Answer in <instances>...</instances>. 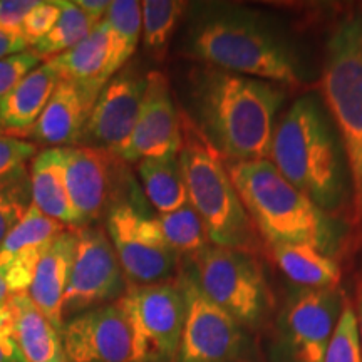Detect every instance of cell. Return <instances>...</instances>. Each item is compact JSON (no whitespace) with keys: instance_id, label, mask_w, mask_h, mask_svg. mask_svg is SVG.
Segmentation results:
<instances>
[{"instance_id":"20","label":"cell","mask_w":362,"mask_h":362,"mask_svg":"<svg viewBox=\"0 0 362 362\" xmlns=\"http://www.w3.org/2000/svg\"><path fill=\"white\" fill-rule=\"evenodd\" d=\"M74 248L76 233L72 228H67L44 253L27 292L39 310L61 334L64 329V297L69 284Z\"/></svg>"},{"instance_id":"36","label":"cell","mask_w":362,"mask_h":362,"mask_svg":"<svg viewBox=\"0 0 362 362\" xmlns=\"http://www.w3.org/2000/svg\"><path fill=\"white\" fill-rule=\"evenodd\" d=\"M35 4L37 0H0V33L21 35L27 13Z\"/></svg>"},{"instance_id":"39","label":"cell","mask_w":362,"mask_h":362,"mask_svg":"<svg viewBox=\"0 0 362 362\" xmlns=\"http://www.w3.org/2000/svg\"><path fill=\"white\" fill-rule=\"evenodd\" d=\"M11 297H12V293H11V291H8L6 280H4L2 275H0V304H6V302L11 300Z\"/></svg>"},{"instance_id":"30","label":"cell","mask_w":362,"mask_h":362,"mask_svg":"<svg viewBox=\"0 0 362 362\" xmlns=\"http://www.w3.org/2000/svg\"><path fill=\"white\" fill-rule=\"evenodd\" d=\"M112 33L124 45L129 56H133L143 34L141 2L136 0H112L106 19Z\"/></svg>"},{"instance_id":"37","label":"cell","mask_w":362,"mask_h":362,"mask_svg":"<svg viewBox=\"0 0 362 362\" xmlns=\"http://www.w3.org/2000/svg\"><path fill=\"white\" fill-rule=\"evenodd\" d=\"M29 49V44L25 42L21 35H11L6 33H0V59H6L13 54L24 52Z\"/></svg>"},{"instance_id":"23","label":"cell","mask_w":362,"mask_h":362,"mask_svg":"<svg viewBox=\"0 0 362 362\" xmlns=\"http://www.w3.org/2000/svg\"><path fill=\"white\" fill-rule=\"evenodd\" d=\"M8 302L16 320V341L25 362H69L61 332L39 310L29 293H13Z\"/></svg>"},{"instance_id":"34","label":"cell","mask_w":362,"mask_h":362,"mask_svg":"<svg viewBox=\"0 0 362 362\" xmlns=\"http://www.w3.org/2000/svg\"><path fill=\"white\" fill-rule=\"evenodd\" d=\"M40 59L27 49L24 52L13 54L6 59H0V101L16 88L22 78L39 66Z\"/></svg>"},{"instance_id":"33","label":"cell","mask_w":362,"mask_h":362,"mask_svg":"<svg viewBox=\"0 0 362 362\" xmlns=\"http://www.w3.org/2000/svg\"><path fill=\"white\" fill-rule=\"evenodd\" d=\"M37 153L39 148L33 141L0 133V180L22 168Z\"/></svg>"},{"instance_id":"28","label":"cell","mask_w":362,"mask_h":362,"mask_svg":"<svg viewBox=\"0 0 362 362\" xmlns=\"http://www.w3.org/2000/svg\"><path fill=\"white\" fill-rule=\"evenodd\" d=\"M156 218L166 243L178 257L187 255L193 260L198 253L211 245L200 215L189 203L170 214L158 215Z\"/></svg>"},{"instance_id":"35","label":"cell","mask_w":362,"mask_h":362,"mask_svg":"<svg viewBox=\"0 0 362 362\" xmlns=\"http://www.w3.org/2000/svg\"><path fill=\"white\" fill-rule=\"evenodd\" d=\"M0 362H25L16 341V320L11 302L0 304Z\"/></svg>"},{"instance_id":"25","label":"cell","mask_w":362,"mask_h":362,"mask_svg":"<svg viewBox=\"0 0 362 362\" xmlns=\"http://www.w3.org/2000/svg\"><path fill=\"white\" fill-rule=\"evenodd\" d=\"M138 175L146 198L160 215L170 214L189 203L178 155L139 161Z\"/></svg>"},{"instance_id":"10","label":"cell","mask_w":362,"mask_h":362,"mask_svg":"<svg viewBox=\"0 0 362 362\" xmlns=\"http://www.w3.org/2000/svg\"><path fill=\"white\" fill-rule=\"evenodd\" d=\"M106 228L128 282L149 285L170 279L178 255L166 243L156 216L133 202H123L111 208Z\"/></svg>"},{"instance_id":"5","label":"cell","mask_w":362,"mask_h":362,"mask_svg":"<svg viewBox=\"0 0 362 362\" xmlns=\"http://www.w3.org/2000/svg\"><path fill=\"white\" fill-rule=\"evenodd\" d=\"M183 143L178 153L188 202L205 225L211 245L247 253L257 247L255 225L235 189L223 158L192 117L181 115Z\"/></svg>"},{"instance_id":"22","label":"cell","mask_w":362,"mask_h":362,"mask_svg":"<svg viewBox=\"0 0 362 362\" xmlns=\"http://www.w3.org/2000/svg\"><path fill=\"white\" fill-rule=\"evenodd\" d=\"M30 197L42 214L67 228H79V218L67 188L66 160L62 148H45L33 158Z\"/></svg>"},{"instance_id":"21","label":"cell","mask_w":362,"mask_h":362,"mask_svg":"<svg viewBox=\"0 0 362 362\" xmlns=\"http://www.w3.org/2000/svg\"><path fill=\"white\" fill-rule=\"evenodd\" d=\"M61 76L47 61L22 78L0 101V133L25 139L51 101Z\"/></svg>"},{"instance_id":"1","label":"cell","mask_w":362,"mask_h":362,"mask_svg":"<svg viewBox=\"0 0 362 362\" xmlns=\"http://www.w3.org/2000/svg\"><path fill=\"white\" fill-rule=\"evenodd\" d=\"M185 49L208 67L279 86L302 84L310 78L292 35L277 21L243 6H200Z\"/></svg>"},{"instance_id":"6","label":"cell","mask_w":362,"mask_h":362,"mask_svg":"<svg viewBox=\"0 0 362 362\" xmlns=\"http://www.w3.org/2000/svg\"><path fill=\"white\" fill-rule=\"evenodd\" d=\"M322 94L349 165L354 218L362 223V8L346 13L329 35Z\"/></svg>"},{"instance_id":"15","label":"cell","mask_w":362,"mask_h":362,"mask_svg":"<svg viewBox=\"0 0 362 362\" xmlns=\"http://www.w3.org/2000/svg\"><path fill=\"white\" fill-rule=\"evenodd\" d=\"M61 337L69 362H139L133 327L116 302L72 317Z\"/></svg>"},{"instance_id":"32","label":"cell","mask_w":362,"mask_h":362,"mask_svg":"<svg viewBox=\"0 0 362 362\" xmlns=\"http://www.w3.org/2000/svg\"><path fill=\"white\" fill-rule=\"evenodd\" d=\"M61 17V6L57 0H37L35 7L27 13L21 35L29 44V49L52 30Z\"/></svg>"},{"instance_id":"8","label":"cell","mask_w":362,"mask_h":362,"mask_svg":"<svg viewBox=\"0 0 362 362\" xmlns=\"http://www.w3.org/2000/svg\"><path fill=\"white\" fill-rule=\"evenodd\" d=\"M344 304L339 288L292 291L277 320L275 362H324Z\"/></svg>"},{"instance_id":"11","label":"cell","mask_w":362,"mask_h":362,"mask_svg":"<svg viewBox=\"0 0 362 362\" xmlns=\"http://www.w3.org/2000/svg\"><path fill=\"white\" fill-rule=\"evenodd\" d=\"M176 282L187 305L176 361H237L245 349V334L242 325L203 293L192 269L181 270Z\"/></svg>"},{"instance_id":"17","label":"cell","mask_w":362,"mask_h":362,"mask_svg":"<svg viewBox=\"0 0 362 362\" xmlns=\"http://www.w3.org/2000/svg\"><path fill=\"white\" fill-rule=\"evenodd\" d=\"M129 59L131 56L110 24L103 21L83 42L47 62H51L61 79L99 98L104 86L128 64Z\"/></svg>"},{"instance_id":"40","label":"cell","mask_w":362,"mask_h":362,"mask_svg":"<svg viewBox=\"0 0 362 362\" xmlns=\"http://www.w3.org/2000/svg\"><path fill=\"white\" fill-rule=\"evenodd\" d=\"M357 320V330H359V339H361V347H362V285H361V293H359V314L356 315Z\"/></svg>"},{"instance_id":"16","label":"cell","mask_w":362,"mask_h":362,"mask_svg":"<svg viewBox=\"0 0 362 362\" xmlns=\"http://www.w3.org/2000/svg\"><path fill=\"white\" fill-rule=\"evenodd\" d=\"M181 143V115L175 106L168 79L160 71L148 72L138 123L116 155L126 165H133L148 158L178 155Z\"/></svg>"},{"instance_id":"31","label":"cell","mask_w":362,"mask_h":362,"mask_svg":"<svg viewBox=\"0 0 362 362\" xmlns=\"http://www.w3.org/2000/svg\"><path fill=\"white\" fill-rule=\"evenodd\" d=\"M324 362H362L356 312L347 302L344 304L341 319L325 352Z\"/></svg>"},{"instance_id":"19","label":"cell","mask_w":362,"mask_h":362,"mask_svg":"<svg viewBox=\"0 0 362 362\" xmlns=\"http://www.w3.org/2000/svg\"><path fill=\"white\" fill-rule=\"evenodd\" d=\"M96 99L79 86L61 79L37 123L27 133V138L33 139L37 148L79 146Z\"/></svg>"},{"instance_id":"13","label":"cell","mask_w":362,"mask_h":362,"mask_svg":"<svg viewBox=\"0 0 362 362\" xmlns=\"http://www.w3.org/2000/svg\"><path fill=\"white\" fill-rule=\"evenodd\" d=\"M66 160L67 188L81 226H89L107 216L112 206L123 200L128 173L116 153L101 148H62Z\"/></svg>"},{"instance_id":"27","label":"cell","mask_w":362,"mask_h":362,"mask_svg":"<svg viewBox=\"0 0 362 362\" xmlns=\"http://www.w3.org/2000/svg\"><path fill=\"white\" fill-rule=\"evenodd\" d=\"M187 11V2L180 0H146L141 2L143 44L146 52L158 62L168 52L171 37L181 17Z\"/></svg>"},{"instance_id":"9","label":"cell","mask_w":362,"mask_h":362,"mask_svg":"<svg viewBox=\"0 0 362 362\" xmlns=\"http://www.w3.org/2000/svg\"><path fill=\"white\" fill-rule=\"evenodd\" d=\"M116 304L133 327L139 362H173L176 359L187 310L178 282L129 284Z\"/></svg>"},{"instance_id":"38","label":"cell","mask_w":362,"mask_h":362,"mask_svg":"<svg viewBox=\"0 0 362 362\" xmlns=\"http://www.w3.org/2000/svg\"><path fill=\"white\" fill-rule=\"evenodd\" d=\"M74 4L96 22L106 19V13L111 6L110 0H74Z\"/></svg>"},{"instance_id":"2","label":"cell","mask_w":362,"mask_h":362,"mask_svg":"<svg viewBox=\"0 0 362 362\" xmlns=\"http://www.w3.org/2000/svg\"><path fill=\"white\" fill-rule=\"evenodd\" d=\"M192 98L194 123L221 158L269 160L279 110L287 98L282 86L206 66L193 72Z\"/></svg>"},{"instance_id":"26","label":"cell","mask_w":362,"mask_h":362,"mask_svg":"<svg viewBox=\"0 0 362 362\" xmlns=\"http://www.w3.org/2000/svg\"><path fill=\"white\" fill-rule=\"evenodd\" d=\"M57 2L61 6V17L57 24L44 39L30 47V51L44 62L71 51L72 47L83 42L98 24H101L90 19L88 13L81 11L71 0H57Z\"/></svg>"},{"instance_id":"12","label":"cell","mask_w":362,"mask_h":362,"mask_svg":"<svg viewBox=\"0 0 362 362\" xmlns=\"http://www.w3.org/2000/svg\"><path fill=\"white\" fill-rule=\"evenodd\" d=\"M72 230L76 248L64 297V314L117 300L129 287L107 230L98 225Z\"/></svg>"},{"instance_id":"14","label":"cell","mask_w":362,"mask_h":362,"mask_svg":"<svg viewBox=\"0 0 362 362\" xmlns=\"http://www.w3.org/2000/svg\"><path fill=\"white\" fill-rule=\"evenodd\" d=\"M146 84L148 74L133 64L112 76L96 99L79 146L119 151L138 123Z\"/></svg>"},{"instance_id":"3","label":"cell","mask_w":362,"mask_h":362,"mask_svg":"<svg viewBox=\"0 0 362 362\" xmlns=\"http://www.w3.org/2000/svg\"><path fill=\"white\" fill-rule=\"evenodd\" d=\"M270 161L325 214L336 216L352 200L341 136L317 94L298 98L275 126Z\"/></svg>"},{"instance_id":"29","label":"cell","mask_w":362,"mask_h":362,"mask_svg":"<svg viewBox=\"0 0 362 362\" xmlns=\"http://www.w3.org/2000/svg\"><path fill=\"white\" fill-rule=\"evenodd\" d=\"M33 205L30 176L25 166L0 180V245Z\"/></svg>"},{"instance_id":"4","label":"cell","mask_w":362,"mask_h":362,"mask_svg":"<svg viewBox=\"0 0 362 362\" xmlns=\"http://www.w3.org/2000/svg\"><path fill=\"white\" fill-rule=\"evenodd\" d=\"M228 175L253 225L272 247L309 245L332 259L342 250L347 226L298 192L270 160L230 163Z\"/></svg>"},{"instance_id":"18","label":"cell","mask_w":362,"mask_h":362,"mask_svg":"<svg viewBox=\"0 0 362 362\" xmlns=\"http://www.w3.org/2000/svg\"><path fill=\"white\" fill-rule=\"evenodd\" d=\"M67 226L30 205L24 218L0 245V275L13 293L29 292L35 269L47 248Z\"/></svg>"},{"instance_id":"24","label":"cell","mask_w":362,"mask_h":362,"mask_svg":"<svg viewBox=\"0 0 362 362\" xmlns=\"http://www.w3.org/2000/svg\"><path fill=\"white\" fill-rule=\"evenodd\" d=\"M275 264L282 274L302 288H337L341 267L332 257L309 245L272 247Z\"/></svg>"},{"instance_id":"7","label":"cell","mask_w":362,"mask_h":362,"mask_svg":"<svg viewBox=\"0 0 362 362\" xmlns=\"http://www.w3.org/2000/svg\"><path fill=\"white\" fill-rule=\"evenodd\" d=\"M192 264L203 293L242 327H255L265 319L272 293L264 270L252 253L208 245Z\"/></svg>"}]
</instances>
